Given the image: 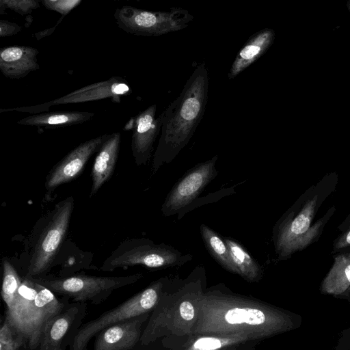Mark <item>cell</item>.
<instances>
[{"mask_svg": "<svg viewBox=\"0 0 350 350\" xmlns=\"http://www.w3.org/2000/svg\"><path fill=\"white\" fill-rule=\"evenodd\" d=\"M40 8L38 0H0V14H4L5 10H10L23 16L31 14Z\"/></svg>", "mask_w": 350, "mask_h": 350, "instance_id": "obj_27", "label": "cell"}, {"mask_svg": "<svg viewBox=\"0 0 350 350\" xmlns=\"http://www.w3.org/2000/svg\"><path fill=\"white\" fill-rule=\"evenodd\" d=\"M338 174L327 173L308 188L280 217L272 230V241L279 260H286L317 242L336 211L332 206L314 222L323 202L336 190Z\"/></svg>", "mask_w": 350, "mask_h": 350, "instance_id": "obj_2", "label": "cell"}, {"mask_svg": "<svg viewBox=\"0 0 350 350\" xmlns=\"http://www.w3.org/2000/svg\"><path fill=\"white\" fill-rule=\"evenodd\" d=\"M23 27L17 23L7 20H0V37L5 38L16 35Z\"/></svg>", "mask_w": 350, "mask_h": 350, "instance_id": "obj_30", "label": "cell"}, {"mask_svg": "<svg viewBox=\"0 0 350 350\" xmlns=\"http://www.w3.org/2000/svg\"><path fill=\"white\" fill-rule=\"evenodd\" d=\"M46 287L23 278L17 296L6 308L5 319L26 340L27 350H37L47 323L59 314L70 299H60Z\"/></svg>", "mask_w": 350, "mask_h": 350, "instance_id": "obj_4", "label": "cell"}, {"mask_svg": "<svg viewBox=\"0 0 350 350\" xmlns=\"http://www.w3.org/2000/svg\"><path fill=\"white\" fill-rule=\"evenodd\" d=\"M193 256L183 254L165 243H155L148 238H131L122 241L102 264L100 270L109 272L140 265L148 269L182 266Z\"/></svg>", "mask_w": 350, "mask_h": 350, "instance_id": "obj_5", "label": "cell"}, {"mask_svg": "<svg viewBox=\"0 0 350 350\" xmlns=\"http://www.w3.org/2000/svg\"><path fill=\"white\" fill-rule=\"evenodd\" d=\"M341 299H345L350 302V288L348 289V291L346 292V293L343 295V297Z\"/></svg>", "mask_w": 350, "mask_h": 350, "instance_id": "obj_32", "label": "cell"}, {"mask_svg": "<svg viewBox=\"0 0 350 350\" xmlns=\"http://www.w3.org/2000/svg\"><path fill=\"white\" fill-rule=\"evenodd\" d=\"M95 113L88 111H53L32 114L19 120L23 126L54 129L79 124L92 119Z\"/></svg>", "mask_w": 350, "mask_h": 350, "instance_id": "obj_20", "label": "cell"}, {"mask_svg": "<svg viewBox=\"0 0 350 350\" xmlns=\"http://www.w3.org/2000/svg\"><path fill=\"white\" fill-rule=\"evenodd\" d=\"M339 234L332 243L331 254L350 252V213L338 226Z\"/></svg>", "mask_w": 350, "mask_h": 350, "instance_id": "obj_26", "label": "cell"}, {"mask_svg": "<svg viewBox=\"0 0 350 350\" xmlns=\"http://www.w3.org/2000/svg\"><path fill=\"white\" fill-rule=\"evenodd\" d=\"M27 350V343L20 334L4 319L0 327V350Z\"/></svg>", "mask_w": 350, "mask_h": 350, "instance_id": "obj_24", "label": "cell"}, {"mask_svg": "<svg viewBox=\"0 0 350 350\" xmlns=\"http://www.w3.org/2000/svg\"><path fill=\"white\" fill-rule=\"evenodd\" d=\"M200 232L210 255L226 271L237 274V270L224 238L204 224L200 225Z\"/></svg>", "mask_w": 350, "mask_h": 350, "instance_id": "obj_22", "label": "cell"}, {"mask_svg": "<svg viewBox=\"0 0 350 350\" xmlns=\"http://www.w3.org/2000/svg\"><path fill=\"white\" fill-rule=\"evenodd\" d=\"M74 209V199L69 196L55 204L44 218V224L32 248L25 278L44 276L66 238Z\"/></svg>", "mask_w": 350, "mask_h": 350, "instance_id": "obj_8", "label": "cell"}, {"mask_svg": "<svg viewBox=\"0 0 350 350\" xmlns=\"http://www.w3.org/2000/svg\"><path fill=\"white\" fill-rule=\"evenodd\" d=\"M347 7L350 12V1H349L347 3Z\"/></svg>", "mask_w": 350, "mask_h": 350, "instance_id": "obj_33", "label": "cell"}, {"mask_svg": "<svg viewBox=\"0 0 350 350\" xmlns=\"http://www.w3.org/2000/svg\"><path fill=\"white\" fill-rule=\"evenodd\" d=\"M157 105L141 111L129 122L133 129L131 150L137 166L146 165L152 157L153 146L161 131L160 116L156 117Z\"/></svg>", "mask_w": 350, "mask_h": 350, "instance_id": "obj_14", "label": "cell"}, {"mask_svg": "<svg viewBox=\"0 0 350 350\" xmlns=\"http://www.w3.org/2000/svg\"><path fill=\"white\" fill-rule=\"evenodd\" d=\"M350 288V252L334 255V262L323 279L320 291L323 295L342 298Z\"/></svg>", "mask_w": 350, "mask_h": 350, "instance_id": "obj_19", "label": "cell"}, {"mask_svg": "<svg viewBox=\"0 0 350 350\" xmlns=\"http://www.w3.org/2000/svg\"><path fill=\"white\" fill-rule=\"evenodd\" d=\"M121 144L120 132L109 135L95 157L92 167V187L90 198L93 197L110 178L116 167Z\"/></svg>", "mask_w": 350, "mask_h": 350, "instance_id": "obj_17", "label": "cell"}, {"mask_svg": "<svg viewBox=\"0 0 350 350\" xmlns=\"http://www.w3.org/2000/svg\"><path fill=\"white\" fill-rule=\"evenodd\" d=\"M87 303L71 302L46 325L37 350H65L83 325Z\"/></svg>", "mask_w": 350, "mask_h": 350, "instance_id": "obj_12", "label": "cell"}, {"mask_svg": "<svg viewBox=\"0 0 350 350\" xmlns=\"http://www.w3.org/2000/svg\"><path fill=\"white\" fill-rule=\"evenodd\" d=\"M118 27L124 31L142 36H159L188 27L194 16L180 8L167 11H148L131 5L116 9L113 14Z\"/></svg>", "mask_w": 350, "mask_h": 350, "instance_id": "obj_9", "label": "cell"}, {"mask_svg": "<svg viewBox=\"0 0 350 350\" xmlns=\"http://www.w3.org/2000/svg\"><path fill=\"white\" fill-rule=\"evenodd\" d=\"M64 16H62L61 18H59L57 23V24L52 27H50V28H47V29H45L42 31H38V32H36L34 33V36L36 38L37 40H41L42 38H44L45 37H47L50 35H51L54 31L56 29L57 27L58 26V25L62 22V19L64 18Z\"/></svg>", "mask_w": 350, "mask_h": 350, "instance_id": "obj_31", "label": "cell"}, {"mask_svg": "<svg viewBox=\"0 0 350 350\" xmlns=\"http://www.w3.org/2000/svg\"><path fill=\"white\" fill-rule=\"evenodd\" d=\"M132 90L127 81L120 77H112L108 80L94 83L72 92L53 100L27 107L0 109V113L8 111L25 112L36 114L48 111L54 105L75 104L111 98L113 103H120L122 96H129Z\"/></svg>", "mask_w": 350, "mask_h": 350, "instance_id": "obj_11", "label": "cell"}, {"mask_svg": "<svg viewBox=\"0 0 350 350\" xmlns=\"http://www.w3.org/2000/svg\"><path fill=\"white\" fill-rule=\"evenodd\" d=\"M143 278L142 273L119 276L75 275L53 278L40 276L31 278L56 295L67 297L72 302H90L98 305L116 290L133 284Z\"/></svg>", "mask_w": 350, "mask_h": 350, "instance_id": "obj_6", "label": "cell"}, {"mask_svg": "<svg viewBox=\"0 0 350 350\" xmlns=\"http://www.w3.org/2000/svg\"><path fill=\"white\" fill-rule=\"evenodd\" d=\"M275 31L263 29L253 34L237 53L228 73V79H233L264 55L272 45Z\"/></svg>", "mask_w": 350, "mask_h": 350, "instance_id": "obj_18", "label": "cell"}, {"mask_svg": "<svg viewBox=\"0 0 350 350\" xmlns=\"http://www.w3.org/2000/svg\"><path fill=\"white\" fill-rule=\"evenodd\" d=\"M149 313L108 327L96 336L92 350H131L140 341L142 327Z\"/></svg>", "mask_w": 350, "mask_h": 350, "instance_id": "obj_15", "label": "cell"}, {"mask_svg": "<svg viewBox=\"0 0 350 350\" xmlns=\"http://www.w3.org/2000/svg\"><path fill=\"white\" fill-rule=\"evenodd\" d=\"M178 310L184 323H194L196 310L191 302L183 301L180 303Z\"/></svg>", "mask_w": 350, "mask_h": 350, "instance_id": "obj_29", "label": "cell"}, {"mask_svg": "<svg viewBox=\"0 0 350 350\" xmlns=\"http://www.w3.org/2000/svg\"><path fill=\"white\" fill-rule=\"evenodd\" d=\"M237 270V274L248 282H258L262 276V269L246 249L230 237H223Z\"/></svg>", "mask_w": 350, "mask_h": 350, "instance_id": "obj_21", "label": "cell"}, {"mask_svg": "<svg viewBox=\"0 0 350 350\" xmlns=\"http://www.w3.org/2000/svg\"><path fill=\"white\" fill-rule=\"evenodd\" d=\"M196 310L193 332L201 336L258 339L301 324L299 315L229 295H201Z\"/></svg>", "mask_w": 350, "mask_h": 350, "instance_id": "obj_1", "label": "cell"}, {"mask_svg": "<svg viewBox=\"0 0 350 350\" xmlns=\"http://www.w3.org/2000/svg\"><path fill=\"white\" fill-rule=\"evenodd\" d=\"M42 4L49 10L55 11L62 16H66L75 8L78 6L81 0H42Z\"/></svg>", "mask_w": 350, "mask_h": 350, "instance_id": "obj_28", "label": "cell"}, {"mask_svg": "<svg viewBox=\"0 0 350 350\" xmlns=\"http://www.w3.org/2000/svg\"><path fill=\"white\" fill-rule=\"evenodd\" d=\"M244 339L242 337L201 336L196 340L187 350H217Z\"/></svg>", "mask_w": 350, "mask_h": 350, "instance_id": "obj_25", "label": "cell"}, {"mask_svg": "<svg viewBox=\"0 0 350 350\" xmlns=\"http://www.w3.org/2000/svg\"><path fill=\"white\" fill-rule=\"evenodd\" d=\"M165 280L161 278L116 307L83 323L74 336L69 350H86L90 341L103 329L129 319L150 312L160 301Z\"/></svg>", "mask_w": 350, "mask_h": 350, "instance_id": "obj_7", "label": "cell"}, {"mask_svg": "<svg viewBox=\"0 0 350 350\" xmlns=\"http://www.w3.org/2000/svg\"><path fill=\"white\" fill-rule=\"evenodd\" d=\"M218 156L197 163L175 183L161 206V213L170 217L182 213L218 174L215 165Z\"/></svg>", "mask_w": 350, "mask_h": 350, "instance_id": "obj_10", "label": "cell"}, {"mask_svg": "<svg viewBox=\"0 0 350 350\" xmlns=\"http://www.w3.org/2000/svg\"><path fill=\"white\" fill-rule=\"evenodd\" d=\"M109 135H99L81 143L58 162L46 176L44 185L46 195L50 196L59 185L75 179L90 157L99 150Z\"/></svg>", "mask_w": 350, "mask_h": 350, "instance_id": "obj_13", "label": "cell"}, {"mask_svg": "<svg viewBox=\"0 0 350 350\" xmlns=\"http://www.w3.org/2000/svg\"><path fill=\"white\" fill-rule=\"evenodd\" d=\"M208 91V70L202 62L194 69L179 96L160 115L161 135L153 155V174L172 161L190 141L205 111Z\"/></svg>", "mask_w": 350, "mask_h": 350, "instance_id": "obj_3", "label": "cell"}, {"mask_svg": "<svg viewBox=\"0 0 350 350\" xmlns=\"http://www.w3.org/2000/svg\"><path fill=\"white\" fill-rule=\"evenodd\" d=\"M2 267L3 280L1 295L8 308L13 304L23 279L7 258L3 259Z\"/></svg>", "mask_w": 350, "mask_h": 350, "instance_id": "obj_23", "label": "cell"}, {"mask_svg": "<svg viewBox=\"0 0 350 350\" xmlns=\"http://www.w3.org/2000/svg\"><path fill=\"white\" fill-rule=\"evenodd\" d=\"M39 51L28 46H12L0 50V70L7 78L19 79L40 69Z\"/></svg>", "mask_w": 350, "mask_h": 350, "instance_id": "obj_16", "label": "cell"}]
</instances>
